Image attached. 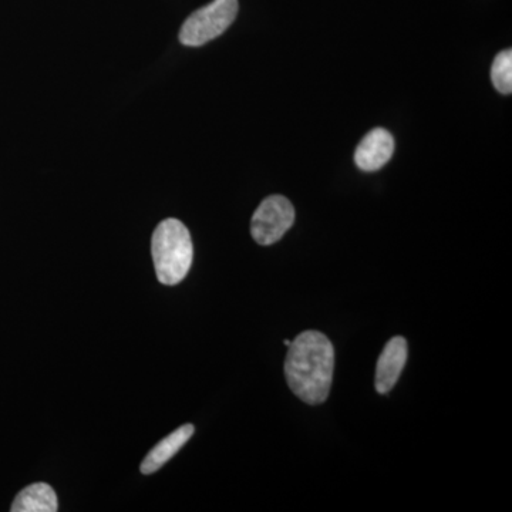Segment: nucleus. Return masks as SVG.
Here are the masks:
<instances>
[{
	"label": "nucleus",
	"mask_w": 512,
	"mask_h": 512,
	"mask_svg": "<svg viewBox=\"0 0 512 512\" xmlns=\"http://www.w3.org/2000/svg\"><path fill=\"white\" fill-rule=\"evenodd\" d=\"M288 348L285 376L289 389L306 404L326 402L335 370V349L328 336L306 330Z\"/></svg>",
	"instance_id": "f257e3e1"
},
{
	"label": "nucleus",
	"mask_w": 512,
	"mask_h": 512,
	"mask_svg": "<svg viewBox=\"0 0 512 512\" xmlns=\"http://www.w3.org/2000/svg\"><path fill=\"white\" fill-rule=\"evenodd\" d=\"M295 222V208L284 195H271L256 208L251 222L252 238L259 245H274Z\"/></svg>",
	"instance_id": "20e7f679"
},
{
	"label": "nucleus",
	"mask_w": 512,
	"mask_h": 512,
	"mask_svg": "<svg viewBox=\"0 0 512 512\" xmlns=\"http://www.w3.org/2000/svg\"><path fill=\"white\" fill-rule=\"evenodd\" d=\"M291 342H292V340H289V339H285L284 340V343H285L286 346L291 345Z\"/></svg>",
	"instance_id": "9d476101"
},
{
	"label": "nucleus",
	"mask_w": 512,
	"mask_h": 512,
	"mask_svg": "<svg viewBox=\"0 0 512 512\" xmlns=\"http://www.w3.org/2000/svg\"><path fill=\"white\" fill-rule=\"evenodd\" d=\"M407 362V342L402 336L390 339L377 360L375 386L380 394H387L399 382Z\"/></svg>",
	"instance_id": "423d86ee"
},
{
	"label": "nucleus",
	"mask_w": 512,
	"mask_h": 512,
	"mask_svg": "<svg viewBox=\"0 0 512 512\" xmlns=\"http://www.w3.org/2000/svg\"><path fill=\"white\" fill-rule=\"evenodd\" d=\"M151 254L158 281L167 286L180 284L194 259L190 231L174 218L160 222L151 239Z\"/></svg>",
	"instance_id": "f03ea898"
},
{
	"label": "nucleus",
	"mask_w": 512,
	"mask_h": 512,
	"mask_svg": "<svg viewBox=\"0 0 512 512\" xmlns=\"http://www.w3.org/2000/svg\"><path fill=\"white\" fill-rule=\"evenodd\" d=\"M394 153V138L384 128H375L367 133L356 148L355 163L357 167L367 173L380 170Z\"/></svg>",
	"instance_id": "39448f33"
},
{
	"label": "nucleus",
	"mask_w": 512,
	"mask_h": 512,
	"mask_svg": "<svg viewBox=\"0 0 512 512\" xmlns=\"http://www.w3.org/2000/svg\"><path fill=\"white\" fill-rule=\"evenodd\" d=\"M238 9V0H214L210 5L195 10L180 30V42L190 47L211 42L234 23Z\"/></svg>",
	"instance_id": "7ed1b4c3"
},
{
	"label": "nucleus",
	"mask_w": 512,
	"mask_h": 512,
	"mask_svg": "<svg viewBox=\"0 0 512 512\" xmlns=\"http://www.w3.org/2000/svg\"><path fill=\"white\" fill-rule=\"evenodd\" d=\"M194 431L195 429L192 424H184L180 429L164 437L160 443H157L156 446L148 451L146 458L141 463V473L148 476V474H153L160 470L164 464H167L188 443Z\"/></svg>",
	"instance_id": "0eeeda50"
},
{
	"label": "nucleus",
	"mask_w": 512,
	"mask_h": 512,
	"mask_svg": "<svg viewBox=\"0 0 512 512\" xmlns=\"http://www.w3.org/2000/svg\"><path fill=\"white\" fill-rule=\"evenodd\" d=\"M491 80L495 89L503 94L512 92V52L510 49L503 50L495 56L491 66Z\"/></svg>",
	"instance_id": "1a4fd4ad"
},
{
	"label": "nucleus",
	"mask_w": 512,
	"mask_h": 512,
	"mask_svg": "<svg viewBox=\"0 0 512 512\" xmlns=\"http://www.w3.org/2000/svg\"><path fill=\"white\" fill-rule=\"evenodd\" d=\"M59 510L55 490L46 483H36L23 488L10 511L12 512H56Z\"/></svg>",
	"instance_id": "6e6552de"
}]
</instances>
